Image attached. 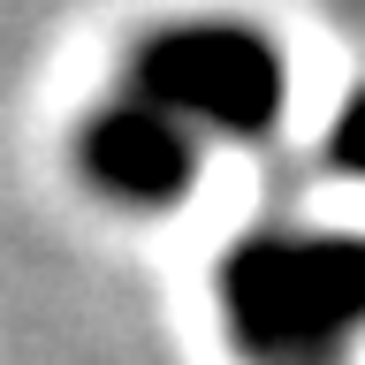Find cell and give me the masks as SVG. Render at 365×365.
Masks as SVG:
<instances>
[{"label": "cell", "mask_w": 365, "mask_h": 365, "mask_svg": "<svg viewBox=\"0 0 365 365\" xmlns=\"http://www.w3.org/2000/svg\"><path fill=\"white\" fill-rule=\"evenodd\" d=\"M137 99H153L160 114H175L182 130L213 137H267L282 122L289 76L259 31L244 23H168L130 53Z\"/></svg>", "instance_id": "cell-2"}, {"label": "cell", "mask_w": 365, "mask_h": 365, "mask_svg": "<svg viewBox=\"0 0 365 365\" xmlns=\"http://www.w3.org/2000/svg\"><path fill=\"white\" fill-rule=\"evenodd\" d=\"M221 319L251 365H342L365 335V236L259 228L228 244Z\"/></svg>", "instance_id": "cell-1"}, {"label": "cell", "mask_w": 365, "mask_h": 365, "mask_svg": "<svg viewBox=\"0 0 365 365\" xmlns=\"http://www.w3.org/2000/svg\"><path fill=\"white\" fill-rule=\"evenodd\" d=\"M76 160L99 198L137 205V213H160V205H182L190 182H198V137L182 130L175 114H160L153 99H114L84 122L76 137Z\"/></svg>", "instance_id": "cell-3"}, {"label": "cell", "mask_w": 365, "mask_h": 365, "mask_svg": "<svg viewBox=\"0 0 365 365\" xmlns=\"http://www.w3.org/2000/svg\"><path fill=\"white\" fill-rule=\"evenodd\" d=\"M327 160H335L342 175L365 182V91H350V99H342L335 130H327Z\"/></svg>", "instance_id": "cell-4"}]
</instances>
